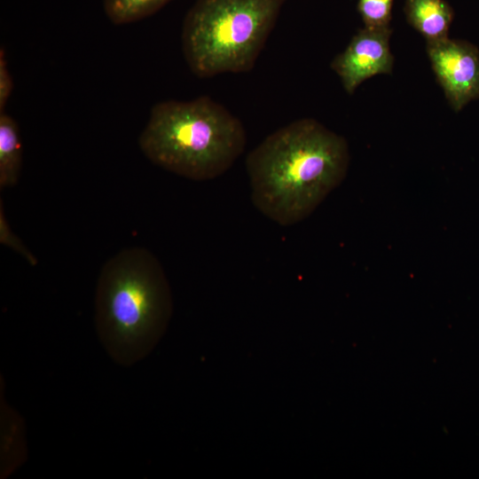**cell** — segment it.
<instances>
[{"instance_id":"1","label":"cell","mask_w":479,"mask_h":479,"mask_svg":"<svg viewBox=\"0 0 479 479\" xmlns=\"http://www.w3.org/2000/svg\"><path fill=\"white\" fill-rule=\"evenodd\" d=\"M349 163L346 139L311 118L270 134L246 160L255 207L283 226L307 218L341 185Z\"/></svg>"},{"instance_id":"2","label":"cell","mask_w":479,"mask_h":479,"mask_svg":"<svg viewBox=\"0 0 479 479\" xmlns=\"http://www.w3.org/2000/svg\"><path fill=\"white\" fill-rule=\"evenodd\" d=\"M171 314L166 274L148 249H122L104 264L96 287L95 326L114 362L130 366L146 357Z\"/></svg>"},{"instance_id":"3","label":"cell","mask_w":479,"mask_h":479,"mask_svg":"<svg viewBox=\"0 0 479 479\" xmlns=\"http://www.w3.org/2000/svg\"><path fill=\"white\" fill-rule=\"evenodd\" d=\"M246 143L240 119L208 96L155 104L138 138L141 151L153 164L197 181L226 172Z\"/></svg>"},{"instance_id":"4","label":"cell","mask_w":479,"mask_h":479,"mask_svg":"<svg viewBox=\"0 0 479 479\" xmlns=\"http://www.w3.org/2000/svg\"><path fill=\"white\" fill-rule=\"evenodd\" d=\"M287 0H196L182 28V49L202 78L250 71Z\"/></svg>"},{"instance_id":"5","label":"cell","mask_w":479,"mask_h":479,"mask_svg":"<svg viewBox=\"0 0 479 479\" xmlns=\"http://www.w3.org/2000/svg\"><path fill=\"white\" fill-rule=\"evenodd\" d=\"M426 50L436 79L454 111L479 98V51L475 46L447 37L427 41Z\"/></svg>"},{"instance_id":"6","label":"cell","mask_w":479,"mask_h":479,"mask_svg":"<svg viewBox=\"0 0 479 479\" xmlns=\"http://www.w3.org/2000/svg\"><path fill=\"white\" fill-rule=\"evenodd\" d=\"M391 28L360 29L346 49L331 63L341 78L344 90L351 94L366 79L381 74H391L394 58L390 51Z\"/></svg>"},{"instance_id":"7","label":"cell","mask_w":479,"mask_h":479,"mask_svg":"<svg viewBox=\"0 0 479 479\" xmlns=\"http://www.w3.org/2000/svg\"><path fill=\"white\" fill-rule=\"evenodd\" d=\"M408 23L427 41L448 37L453 10L444 0H404Z\"/></svg>"},{"instance_id":"8","label":"cell","mask_w":479,"mask_h":479,"mask_svg":"<svg viewBox=\"0 0 479 479\" xmlns=\"http://www.w3.org/2000/svg\"><path fill=\"white\" fill-rule=\"evenodd\" d=\"M22 164L21 145L16 122L5 113L0 114V187L18 183Z\"/></svg>"},{"instance_id":"9","label":"cell","mask_w":479,"mask_h":479,"mask_svg":"<svg viewBox=\"0 0 479 479\" xmlns=\"http://www.w3.org/2000/svg\"><path fill=\"white\" fill-rule=\"evenodd\" d=\"M171 0H103L104 11L116 25L135 22L146 18Z\"/></svg>"},{"instance_id":"10","label":"cell","mask_w":479,"mask_h":479,"mask_svg":"<svg viewBox=\"0 0 479 479\" xmlns=\"http://www.w3.org/2000/svg\"><path fill=\"white\" fill-rule=\"evenodd\" d=\"M393 0H358L357 11L365 27H390Z\"/></svg>"},{"instance_id":"11","label":"cell","mask_w":479,"mask_h":479,"mask_svg":"<svg viewBox=\"0 0 479 479\" xmlns=\"http://www.w3.org/2000/svg\"><path fill=\"white\" fill-rule=\"evenodd\" d=\"M0 242L20 255L31 265H35L38 263L33 253L11 229L4 212L2 201L0 202Z\"/></svg>"},{"instance_id":"12","label":"cell","mask_w":479,"mask_h":479,"mask_svg":"<svg viewBox=\"0 0 479 479\" xmlns=\"http://www.w3.org/2000/svg\"><path fill=\"white\" fill-rule=\"evenodd\" d=\"M12 90V76L7 69L4 54H0V110L3 112L4 106Z\"/></svg>"}]
</instances>
